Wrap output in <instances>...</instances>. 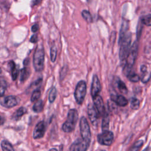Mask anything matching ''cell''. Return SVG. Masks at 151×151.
<instances>
[{"label": "cell", "mask_w": 151, "mask_h": 151, "mask_svg": "<svg viewBox=\"0 0 151 151\" xmlns=\"http://www.w3.org/2000/svg\"><path fill=\"white\" fill-rule=\"evenodd\" d=\"M1 73V67H0V74Z\"/></svg>", "instance_id": "41"}, {"label": "cell", "mask_w": 151, "mask_h": 151, "mask_svg": "<svg viewBox=\"0 0 151 151\" xmlns=\"http://www.w3.org/2000/svg\"><path fill=\"white\" fill-rule=\"evenodd\" d=\"M93 103H94V107H95L98 115L99 116H103L105 113L104 109V105L103 103V100L102 97L100 95H97L93 98Z\"/></svg>", "instance_id": "11"}, {"label": "cell", "mask_w": 151, "mask_h": 151, "mask_svg": "<svg viewBox=\"0 0 151 151\" xmlns=\"http://www.w3.org/2000/svg\"><path fill=\"white\" fill-rule=\"evenodd\" d=\"M137 49L138 45L136 41H135L132 47H130L129 54L126 60V63L123 68V73L126 76H127L129 73L132 71V68L133 67V64H134L135 60L137 57Z\"/></svg>", "instance_id": "2"}, {"label": "cell", "mask_w": 151, "mask_h": 151, "mask_svg": "<svg viewBox=\"0 0 151 151\" xmlns=\"http://www.w3.org/2000/svg\"><path fill=\"white\" fill-rule=\"evenodd\" d=\"M38 29V24H34L31 27V31L33 32H36Z\"/></svg>", "instance_id": "35"}, {"label": "cell", "mask_w": 151, "mask_h": 151, "mask_svg": "<svg viewBox=\"0 0 151 151\" xmlns=\"http://www.w3.org/2000/svg\"><path fill=\"white\" fill-rule=\"evenodd\" d=\"M57 97V89L55 87H52L50 91L48 96V100L50 103H52L55 100Z\"/></svg>", "instance_id": "24"}, {"label": "cell", "mask_w": 151, "mask_h": 151, "mask_svg": "<svg viewBox=\"0 0 151 151\" xmlns=\"http://www.w3.org/2000/svg\"><path fill=\"white\" fill-rule=\"evenodd\" d=\"M127 29H128V23L126 21H124L122 24V27H121L120 34H119V42L122 40V39L124 37V36L127 32Z\"/></svg>", "instance_id": "20"}, {"label": "cell", "mask_w": 151, "mask_h": 151, "mask_svg": "<svg viewBox=\"0 0 151 151\" xmlns=\"http://www.w3.org/2000/svg\"><path fill=\"white\" fill-rule=\"evenodd\" d=\"M140 71L142 73V76L141 77V80L143 83H147L150 77V73L147 71V67L145 65H142L140 67Z\"/></svg>", "instance_id": "15"}, {"label": "cell", "mask_w": 151, "mask_h": 151, "mask_svg": "<svg viewBox=\"0 0 151 151\" xmlns=\"http://www.w3.org/2000/svg\"><path fill=\"white\" fill-rule=\"evenodd\" d=\"M119 43L120 45L119 58L121 62H124L126 61L130 49L131 34L130 32H127Z\"/></svg>", "instance_id": "4"}, {"label": "cell", "mask_w": 151, "mask_h": 151, "mask_svg": "<svg viewBox=\"0 0 151 151\" xmlns=\"http://www.w3.org/2000/svg\"><path fill=\"white\" fill-rule=\"evenodd\" d=\"M140 107V101L139 99L133 97L130 100V107L133 110H137Z\"/></svg>", "instance_id": "27"}, {"label": "cell", "mask_w": 151, "mask_h": 151, "mask_svg": "<svg viewBox=\"0 0 151 151\" xmlns=\"http://www.w3.org/2000/svg\"><path fill=\"white\" fill-rule=\"evenodd\" d=\"M142 151H149V147H146L143 150H142Z\"/></svg>", "instance_id": "39"}, {"label": "cell", "mask_w": 151, "mask_h": 151, "mask_svg": "<svg viewBox=\"0 0 151 151\" xmlns=\"http://www.w3.org/2000/svg\"><path fill=\"white\" fill-rule=\"evenodd\" d=\"M103 120L101 123V129L103 132L109 130V114L106 112L105 114L103 116Z\"/></svg>", "instance_id": "17"}, {"label": "cell", "mask_w": 151, "mask_h": 151, "mask_svg": "<svg viewBox=\"0 0 151 151\" xmlns=\"http://www.w3.org/2000/svg\"><path fill=\"white\" fill-rule=\"evenodd\" d=\"M6 87H6V86L0 85V97H2L4 95Z\"/></svg>", "instance_id": "33"}, {"label": "cell", "mask_w": 151, "mask_h": 151, "mask_svg": "<svg viewBox=\"0 0 151 151\" xmlns=\"http://www.w3.org/2000/svg\"><path fill=\"white\" fill-rule=\"evenodd\" d=\"M78 119V113L76 109H70L67 114L66 121L62 126V130L65 133L73 132Z\"/></svg>", "instance_id": "1"}, {"label": "cell", "mask_w": 151, "mask_h": 151, "mask_svg": "<svg viewBox=\"0 0 151 151\" xmlns=\"http://www.w3.org/2000/svg\"><path fill=\"white\" fill-rule=\"evenodd\" d=\"M49 151H58V150L55 148H52V149H51Z\"/></svg>", "instance_id": "40"}, {"label": "cell", "mask_w": 151, "mask_h": 151, "mask_svg": "<svg viewBox=\"0 0 151 151\" xmlns=\"http://www.w3.org/2000/svg\"><path fill=\"white\" fill-rule=\"evenodd\" d=\"M1 146L2 151H15L12 145L6 140H4L1 142Z\"/></svg>", "instance_id": "22"}, {"label": "cell", "mask_w": 151, "mask_h": 151, "mask_svg": "<svg viewBox=\"0 0 151 151\" xmlns=\"http://www.w3.org/2000/svg\"><path fill=\"white\" fill-rule=\"evenodd\" d=\"M150 19H151L150 14H148L147 15L143 16L141 18L142 24L146 25L147 26H150Z\"/></svg>", "instance_id": "31"}, {"label": "cell", "mask_w": 151, "mask_h": 151, "mask_svg": "<svg viewBox=\"0 0 151 151\" xmlns=\"http://www.w3.org/2000/svg\"><path fill=\"white\" fill-rule=\"evenodd\" d=\"M126 76L130 81H132L133 83L138 82L140 79V77L137 74L132 71L130 73H129Z\"/></svg>", "instance_id": "25"}, {"label": "cell", "mask_w": 151, "mask_h": 151, "mask_svg": "<svg viewBox=\"0 0 151 151\" xmlns=\"http://www.w3.org/2000/svg\"><path fill=\"white\" fill-rule=\"evenodd\" d=\"M27 112V110L26 109V108L24 107H21L20 108H19L14 113V118L15 120H18L24 114H25Z\"/></svg>", "instance_id": "23"}, {"label": "cell", "mask_w": 151, "mask_h": 151, "mask_svg": "<svg viewBox=\"0 0 151 151\" xmlns=\"http://www.w3.org/2000/svg\"><path fill=\"white\" fill-rule=\"evenodd\" d=\"M80 130L81 139L90 145L91 141V132L87 120L84 116L81 117L80 121Z\"/></svg>", "instance_id": "6"}, {"label": "cell", "mask_w": 151, "mask_h": 151, "mask_svg": "<svg viewBox=\"0 0 151 151\" xmlns=\"http://www.w3.org/2000/svg\"><path fill=\"white\" fill-rule=\"evenodd\" d=\"M46 130V123L44 121H41L35 126L32 136L34 139H38L42 138Z\"/></svg>", "instance_id": "9"}, {"label": "cell", "mask_w": 151, "mask_h": 151, "mask_svg": "<svg viewBox=\"0 0 151 151\" xmlns=\"http://www.w3.org/2000/svg\"><path fill=\"white\" fill-rule=\"evenodd\" d=\"M81 15L83 17V18L88 23H90L92 22V17H91V15L90 14V12L87 11V10H83L81 12Z\"/></svg>", "instance_id": "26"}, {"label": "cell", "mask_w": 151, "mask_h": 151, "mask_svg": "<svg viewBox=\"0 0 151 151\" xmlns=\"http://www.w3.org/2000/svg\"><path fill=\"white\" fill-rule=\"evenodd\" d=\"M111 100L121 107H124L128 104V100L123 95H111Z\"/></svg>", "instance_id": "14"}, {"label": "cell", "mask_w": 151, "mask_h": 151, "mask_svg": "<svg viewBox=\"0 0 151 151\" xmlns=\"http://www.w3.org/2000/svg\"><path fill=\"white\" fill-rule=\"evenodd\" d=\"M0 85H2V86H6L7 87V84L5 81V80H3L2 77H0Z\"/></svg>", "instance_id": "36"}, {"label": "cell", "mask_w": 151, "mask_h": 151, "mask_svg": "<svg viewBox=\"0 0 151 151\" xmlns=\"http://www.w3.org/2000/svg\"><path fill=\"white\" fill-rule=\"evenodd\" d=\"M41 1H34L32 2V5H38L39 3H40Z\"/></svg>", "instance_id": "37"}, {"label": "cell", "mask_w": 151, "mask_h": 151, "mask_svg": "<svg viewBox=\"0 0 151 151\" xmlns=\"http://www.w3.org/2000/svg\"><path fill=\"white\" fill-rule=\"evenodd\" d=\"M44 107V104L42 100L39 99L36 101V103L32 106V110L35 113H40L42 111Z\"/></svg>", "instance_id": "21"}, {"label": "cell", "mask_w": 151, "mask_h": 151, "mask_svg": "<svg viewBox=\"0 0 151 151\" xmlns=\"http://www.w3.org/2000/svg\"><path fill=\"white\" fill-rule=\"evenodd\" d=\"M89 145L82 139H77L71 145L70 151H87Z\"/></svg>", "instance_id": "10"}, {"label": "cell", "mask_w": 151, "mask_h": 151, "mask_svg": "<svg viewBox=\"0 0 151 151\" xmlns=\"http://www.w3.org/2000/svg\"><path fill=\"white\" fill-rule=\"evenodd\" d=\"M3 123H4L3 118H2V116H1V114H0V125H1V124H2Z\"/></svg>", "instance_id": "38"}, {"label": "cell", "mask_w": 151, "mask_h": 151, "mask_svg": "<svg viewBox=\"0 0 151 151\" xmlns=\"http://www.w3.org/2000/svg\"><path fill=\"white\" fill-rule=\"evenodd\" d=\"M8 65H9L10 70H11L12 78L14 81L17 78V77L18 75V72H19L18 69L16 67V65L13 61H10Z\"/></svg>", "instance_id": "16"}, {"label": "cell", "mask_w": 151, "mask_h": 151, "mask_svg": "<svg viewBox=\"0 0 151 151\" xmlns=\"http://www.w3.org/2000/svg\"><path fill=\"white\" fill-rule=\"evenodd\" d=\"M113 139L114 135L113 132L109 130L103 132L97 135V141L102 145H111L113 141Z\"/></svg>", "instance_id": "7"}, {"label": "cell", "mask_w": 151, "mask_h": 151, "mask_svg": "<svg viewBox=\"0 0 151 151\" xmlns=\"http://www.w3.org/2000/svg\"><path fill=\"white\" fill-rule=\"evenodd\" d=\"M143 142L142 140H139L136 142L133 146L129 149L128 151H138V150L143 146Z\"/></svg>", "instance_id": "28"}, {"label": "cell", "mask_w": 151, "mask_h": 151, "mask_svg": "<svg viewBox=\"0 0 151 151\" xmlns=\"http://www.w3.org/2000/svg\"><path fill=\"white\" fill-rule=\"evenodd\" d=\"M38 41V37L37 34H34L31 36V38H30V42H32V43H36Z\"/></svg>", "instance_id": "34"}, {"label": "cell", "mask_w": 151, "mask_h": 151, "mask_svg": "<svg viewBox=\"0 0 151 151\" xmlns=\"http://www.w3.org/2000/svg\"><path fill=\"white\" fill-rule=\"evenodd\" d=\"M87 114H88L89 119H90L91 123H92V124L94 126H96L97 124V122H98L99 115H98V113H97L95 107L91 104H89L88 105Z\"/></svg>", "instance_id": "13"}, {"label": "cell", "mask_w": 151, "mask_h": 151, "mask_svg": "<svg viewBox=\"0 0 151 151\" xmlns=\"http://www.w3.org/2000/svg\"><path fill=\"white\" fill-rule=\"evenodd\" d=\"M67 71V67L65 65L61 68V70L60 72V79L61 80H63L65 76H66Z\"/></svg>", "instance_id": "32"}, {"label": "cell", "mask_w": 151, "mask_h": 151, "mask_svg": "<svg viewBox=\"0 0 151 151\" xmlns=\"http://www.w3.org/2000/svg\"><path fill=\"white\" fill-rule=\"evenodd\" d=\"M116 84H117V88H118L119 90L122 94H126V93H127L128 89H127L125 83L123 81H122L119 78H117V80L116 81Z\"/></svg>", "instance_id": "18"}, {"label": "cell", "mask_w": 151, "mask_h": 151, "mask_svg": "<svg viewBox=\"0 0 151 151\" xmlns=\"http://www.w3.org/2000/svg\"><path fill=\"white\" fill-rule=\"evenodd\" d=\"M30 75V70L27 67H24L21 70L20 73V81L21 82H24L29 77Z\"/></svg>", "instance_id": "19"}, {"label": "cell", "mask_w": 151, "mask_h": 151, "mask_svg": "<svg viewBox=\"0 0 151 151\" xmlns=\"http://www.w3.org/2000/svg\"><path fill=\"white\" fill-rule=\"evenodd\" d=\"M19 99L14 96L0 97V104L5 108H12L18 104Z\"/></svg>", "instance_id": "8"}, {"label": "cell", "mask_w": 151, "mask_h": 151, "mask_svg": "<svg viewBox=\"0 0 151 151\" xmlns=\"http://www.w3.org/2000/svg\"><path fill=\"white\" fill-rule=\"evenodd\" d=\"M45 52L42 45L37 46L33 55V66L37 71H41L44 67Z\"/></svg>", "instance_id": "3"}, {"label": "cell", "mask_w": 151, "mask_h": 151, "mask_svg": "<svg viewBox=\"0 0 151 151\" xmlns=\"http://www.w3.org/2000/svg\"><path fill=\"white\" fill-rule=\"evenodd\" d=\"M57 48L55 46L51 47L50 49V58H51V61L52 62H55L56 58H57Z\"/></svg>", "instance_id": "30"}, {"label": "cell", "mask_w": 151, "mask_h": 151, "mask_svg": "<svg viewBox=\"0 0 151 151\" xmlns=\"http://www.w3.org/2000/svg\"><path fill=\"white\" fill-rule=\"evenodd\" d=\"M41 97V91L39 89L35 90L31 95V102H34L39 100Z\"/></svg>", "instance_id": "29"}, {"label": "cell", "mask_w": 151, "mask_h": 151, "mask_svg": "<svg viewBox=\"0 0 151 151\" xmlns=\"http://www.w3.org/2000/svg\"><path fill=\"white\" fill-rule=\"evenodd\" d=\"M101 151H105V150H101Z\"/></svg>", "instance_id": "42"}, {"label": "cell", "mask_w": 151, "mask_h": 151, "mask_svg": "<svg viewBox=\"0 0 151 151\" xmlns=\"http://www.w3.org/2000/svg\"><path fill=\"white\" fill-rule=\"evenodd\" d=\"M101 84L97 76L94 75L93 77L91 86V95L93 98L99 95V93L101 91Z\"/></svg>", "instance_id": "12"}, {"label": "cell", "mask_w": 151, "mask_h": 151, "mask_svg": "<svg viewBox=\"0 0 151 151\" xmlns=\"http://www.w3.org/2000/svg\"><path fill=\"white\" fill-rule=\"evenodd\" d=\"M87 91L86 83L84 80H80L76 85L74 91V98L78 104H81L86 97Z\"/></svg>", "instance_id": "5"}]
</instances>
